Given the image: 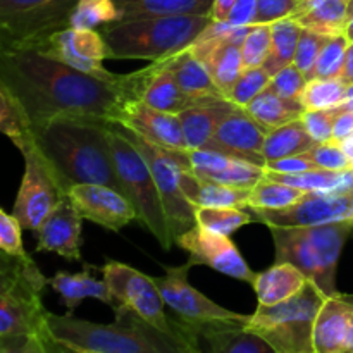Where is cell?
<instances>
[{"label": "cell", "mask_w": 353, "mask_h": 353, "mask_svg": "<svg viewBox=\"0 0 353 353\" xmlns=\"http://www.w3.org/2000/svg\"><path fill=\"white\" fill-rule=\"evenodd\" d=\"M172 57L103 79L34 50H0V86L19 102L31 126L54 117L121 124Z\"/></svg>", "instance_id": "6da1fadb"}, {"label": "cell", "mask_w": 353, "mask_h": 353, "mask_svg": "<svg viewBox=\"0 0 353 353\" xmlns=\"http://www.w3.org/2000/svg\"><path fill=\"white\" fill-rule=\"evenodd\" d=\"M110 126L83 117H54L31 126L34 152L62 195L78 185H103L123 193L112 147Z\"/></svg>", "instance_id": "7a4b0ae2"}, {"label": "cell", "mask_w": 353, "mask_h": 353, "mask_svg": "<svg viewBox=\"0 0 353 353\" xmlns=\"http://www.w3.org/2000/svg\"><path fill=\"white\" fill-rule=\"evenodd\" d=\"M112 324L78 319L72 314H48V334L72 353H190L199 343L171 336L150 326L131 310L117 307Z\"/></svg>", "instance_id": "3957f363"}, {"label": "cell", "mask_w": 353, "mask_h": 353, "mask_svg": "<svg viewBox=\"0 0 353 353\" xmlns=\"http://www.w3.org/2000/svg\"><path fill=\"white\" fill-rule=\"evenodd\" d=\"M210 24V14H185L116 21L99 31L105 40L109 59H145L155 62L192 47Z\"/></svg>", "instance_id": "277c9868"}, {"label": "cell", "mask_w": 353, "mask_h": 353, "mask_svg": "<svg viewBox=\"0 0 353 353\" xmlns=\"http://www.w3.org/2000/svg\"><path fill=\"white\" fill-rule=\"evenodd\" d=\"M276 262H290L326 296L340 295L336 272L341 250L352 236L353 219L312 228H269Z\"/></svg>", "instance_id": "5b68a950"}, {"label": "cell", "mask_w": 353, "mask_h": 353, "mask_svg": "<svg viewBox=\"0 0 353 353\" xmlns=\"http://www.w3.org/2000/svg\"><path fill=\"white\" fill-rule=\"evenodd\" d=\"M48 278L41 274L33 259H0V336H50L47 327L48 310L43 292Z\"/></svg>", "instance_id": "8992f818"}, {"label": "cell", "mask_w": 353, "mask_h": 353, "mask_svg": "<svg viewBox=\"0 0 353 353\" xmlns=\"http://www.w3.org/2000/svg\"><path fill=\"white\" fill-rule=\"evenodd\" d=\"M327 296L307 281L302 292L278 305H259L245 324L276 353H316L314 326Z\"/></svg>", "instance_id": "52a82bcc"}, {"label": "cell", "mask_w": 353, "mask_h": 353, "mask_svg": "<svg viewBox=\"0 0 353 353\" xmlns=\"http://www.w3.org/2000/svg\"><path fill=\"white\" fill-rule=\"evenodd\" d=\"M110 147L123 193L133 203L138 216L137 221H140L154 234L164 250H169L174 241L169 233L164 205L147 161L140 150L124 137L119 124L110 126Z\"/></svg>", "instance_id": "ba28073f"}, {"label": "cell", "mask_w": 353, "mask_h": 353, "mask_svg": "<svg viewBox=\"0 0 353 353\" xmlns=\"http://www.w3.org/2000/svg\"><path fill=\"white\" fill-rule=\"evenodd\" d=\"M78 0H0V50H31L69 28Z\"/></svg>", "instance_id": "9c48e42d"}, {"label": "cell", "mask_w": 353, "mask_h": 353, "mask_svg": "<svg viewBox=\"0 0 353 353\" xmlns=\"http://www.w3.org/2000/svg\"><path fill=\"white\" fill-rule=\"evenodd\" d=\"M100 271L103 274V281L107 283L114 300H116L114 309L123 307V309L137 314L150 326L161 330L162 333L199 343L183 330L179 321L169 319L164 309L165 302L154 278L137 271L131 265L116 261H107L105 265L100 268Z\"/></svg>", "instance_id": "30bf717a"}, {"label": "cell", "mask_w": 353, "mask_h": 353, "mask_svg": "<svg viewBox=\"0 0 353 353\" xmlns=\"http://www.w3.org/2000/svg\"><path fill=\"white\" fill-rule=\"evenodd\" d=\"M124 137L140 150L154 174L155 185H157L159 195H161L162 205H164L165 217H168L169 233L172 241L179 234L186 233L190 228L195 226V207L186 196L183 190V171L185 165L179 162L174 152H169L159 145L152 143L137 131L119 124Z\"/></svg>", "instance_id": "8fae6325"}, {"label": "cell", "mask_w": 353, "mask_h": 353, "mask_svg": "<svg viewBox=\"0 0 353 353\" xmlns=\"http://www.w3.org/2000/svg\"><path fill=\"white\" fill-rule=\"evenodd\" d=\"M193 265L195 264L188 261L178 268H165L164 276L154 278L165 305L178 316L183 330L199 341L200 331L207 326L219 323H248L250 316L224 309L190 285L188 272Z\"/></svg>", "instance_id": "7c38bea8"}, {"label": "cell", "mask_w": 353, "mask_h": 353, "mask_svg": "<svg viewBox=\"0 0 353 353\" xmlns=\"http://www.w3.org/2000/svg\"><path fill=\"white\" fill-rule=\"evenodd\" d=\"M31 50L99 78L114 79L117 76L103 68V61L109 59V50L99 30L64 28L41 40Z\"/></svg>", "instance_id": "4fadbf2b"}, {"label": "cell", "mask_w": 353, "mask_h": 353, "mask_svg": "<svg viewBox=\"0 0 353 353\" xmlns=\"http://www.w3.org/2000/svg\"><path fill=\"white\" fill-rule=\"evenodd\" d=\"M255 223L268 228H312L353 219V190L347 193H309L299 203L279 210L250 209Z\"/></svg>", "instance_id": "5bb4252c"}, {"label": "cell", "mask_w": 353, "mask_h": 353, "mask_svg": "<svg viewBox=\"0 0 353 353\" xmlns=\"http://www.w3.org/2000/svg\"><path fill=\"white\" fill-rule=\"evenodd\" d=\"M174 243L181 250L188 252V261L195 265H207L221 274L250 285L255 281L257 272L252 271L230 236L210 233L195 224L186 233L179 234Z\"/></svg>", "instance_id": "9a60e30c"}, {"label": "cell", "mask_w": 353, "mask_h": 353, "mask_svg": "<svg viewBox=\"0 0 353 353\" xmlns=\"http://www.w3.org/2000/svg\"><path fill=\"white\" fill-rule=\"evenodd\" d=\"M24 157V174L17 190L16 200H14L12 214L17 217L24 230L37 233L38 228L43 224L48 214L54 210L61 196V190L57 188L55 181L41 161L38 159L34 148Z\"/></svg>", "instance_id": "2e32d148"}, {"label": "cell", "mask_w": 353, "mask_h": 353, "mask_svg": "<svg viewBox=\"0 0 353 353\" xmlns=\"http://www.w3.org/2000/svg\"><path fill=\"white\" fill-rule=\"evenodd\" d=\"M69 199L83 219L92 221L105 230L119 233L124 226L137 221V210L124 193L103 185H78L69 192Z\"/></svg>", "instance_id": "e0dca14e"}, {"label": "cell", "mask_w": 353, "mask_h": 353, "mask_svg": "<svg viewBox=\"0 0 353 353\" xmlns=\"http://www.w3.org/2000/svg\"><path fill=\"white\" fill-rule=\"evenodd\" d=\"M83 216L69 195L61 196L47 219L43 221L37 234V252H54L68 262H83L81 245Z\"/></svg>", "instance_id": "ac0fdd59"}, {"label": "cell", "mask_w": 353, "mask_h": 353, "mask_svg": "<svg viewBox=\"0 0 353 353\" xmlns=\"http://www.w3.org/2000/svg\"><path fill=\"white\" fill-rule=\"evenodd\" d=\"M265 134L268 131L247 112V109L234 107L217 124L214 140H216L217 152L221 154L245 159V161L264 168L265 161L262 155V148H264Z\"/></svg>", "instance_id": "d6986e66"}, {"label": "cell", "mask_w": 353, "mask_h": 353, "mask_svg": "<svg viewBox=\"0 0 353 353\" xmlns=\"http://www.w3.org/2000/svg\"><path fill=\"white\" fill-rule=\"evenodd\" d=\"M353 323V295L327 296L314 326V352L347 353Z\"/></svg>", "instance_id": "ffe728a7"}, {"label": "cell", "mask_w": 353, "mask_h": 353, "mask_svg": "<svg viewBox=\"0 0 353 353\" xmlns=\"http://www.w3.org/2000/svg\"><path fill=\"white\" fill-rule=\"evenodd\" d=\"M121 124L169 152L188 150L179 114L162 112L145 105L143 102H138L131 107L126 119Z\"/></svg>", "instance_id": "44dd1931"}, {"label": "cell", "mask_w": 353, "mask_h": 353, "mask_svg": "<svg viewBox=\"0 0 353 353\" xmlns=\"http://www.w3.org/2000/svg\"><path fill=\"white\" fill-rule=\"evenodd\" d=\"M234 107L238 105H234L231 100L221 99L212 103L192 107V109L179 114L188 150L217 152L216 140H214L216 128L224 119V116H228Z\"/></svg>", "instance_id": "7402d4cb"}, {"label": "cell", "mask_w": 353, "mask_h": 353, "mask_svg": "<svg viewBox=\"0 0 353 353\" xmlns=\"http://www.w3.org/2000/svg\"><path fill=\"white\" fill-rule=\"evenodd\" d=\"M307 281L305 274L290 262H274L271 268L257 272L252 286L259 305H278L299 295Z\"/></svg>", "instance_id": "603a6c76"}, {"label": "cell", "mask_w": 353, "mask_h": 353, "mask_svg": "<svg viewBox=\"0 0 353 353\" xmlns=\"http://www.w3.org/2000/svg\"><path fill=\"white\" fill-rule=\"evenodd\" d=\"M48 286L59 293L62 303L68 309V314H74L76 307L86 299L100 300L112 309L116 307V300H114L107 283L103 279L100 281V279L93 278L90 272V265H85V271L76 272V274H69L65 271L57 272L54 278H48Z\"/></svg>", "instance_id": "cb8c5ba5"}, {"label": "cell", "mask_w": 353, "mask_h": 353, "mask_svg": "<svg viewBox=\"0 0 353 353\" xmlns=\"http://www.w3.org/2000/svg\"><path fill=\"white\" fill-rule=\"evenodd\" d=\"M176 57V55H174ZM172 61V59H171ZM169 61V64H171ZM169 64L165 65L159 74L150 81V85L145 90L141 102L145 105L152 107V109L162 110V112L169 114H181L185 110L192 109V107L203 105V103H212L221 99H199V97H192L188 93L183 92L179 85L176 83L174 76H172Z\"/></svg>", "instance_id": "d4e9b609"}, {"label": "cell", "mask_w": 353, "mask_h": 353, "mask_svg": "<svg viewBox=\"0 0 353 353\" xmlns=\"http://www.w3.org/2000/svg\"><path fill=\"white\" fill-rule=\"evenodd\" d=\"M245 324H212L200 331V338L209 343V353H276L261 336L248 331Z\"/></svg>", "instance_id": "484cf974"}, {"label": "cell", "mask_w": 353, "mask_h": 353, "mask_svg": "<svg viewBox=\"0 0 353 353\" xmlns=\"http://www.w3.org/2000/svg\"><path fill=\"white\" fill-rule=\"evenodd\" d=\"M293 21L323 34H343L348 23V0H302Z\"/></svg>", "instance_id": "4316f807"}, {"label": "cell", "mask_w": 353, "mask_h": 353, "mask_svg": "<svg viewBox=\"0 0 353 353\" xmlns=\"http://www.w3.org/2000/svg\"><path fill=\"white\" fill-rule=\"evenodd\" d=\"M169 69L179 88L188 95L199 99H226L214 83L207 65L193 54L192 47L172 57Z\"/></svg>", "instance_id": "83f0119b"}, {"label": "cell", "mask_w": 353, "mask_h": 353, "mask_svg": "<svg viewBox=\"0 0 353 353\" xmlns=\"http://www.w3.org/2000/svg\"><path fill=\"white\" fill-rule=\"evenodd\" d=\"M119 21L157 16L210 14L214 0H114Z\"/></svg>", "instance_id": "f1b7e54d"}, {"label": "cell", "mask_w": 353, "mask_h": 353, "mask_svg": "<svg viewBox=\"0 0 353 353\" xmlns=\"http://www.w3.org/2000/svg\"><path fill=\"white\" fill-rule=\"evenodd\" d=\"M245 109L265 131L302 119L303 112H305V107L302 105L300 100L283 99L269 86L261 95L255 97Z\"/></svg>", "instance_id": "f546056e"}, {"label": "cell", "mask_w": 353, "mask_h": 353, "mask_svg": "<svg viewBox=\"0 0 353 353\" xmlns=\"http://www.w3.org/2000/svg\"><path fill=\"white\" fill-rule=\"evenodd\" d=\"M316 145L317 141L310 137L303 121L299 119L268 131L262 155L268 164V162H276L279 159L292 157V155L305 154Z\"/></svg>", "instance_id": "4dcf8cb0"}, {"label": "cell", "mask_w": 353, "mask_h": 353, "mask_svg": "<svg viewBox=\"0 0 353 353\" xmlns=\"http://www.w3.org/2000/svg\"><path fill=\"white\" fill-rule=\"evenodd\" d=\"M302 30L303 28L292 17H286V19L276 21L271 24V54H269L265 64L262 65L271 78L278 74L281 69H285L286 65L293 64Z\"/></svg>", "instance_id": "1f68e13d"}, {"label": "cell", "mask_w": 353, "mask_h": 353, "mask_svg": "<svg viewBox=\"0 0 353 353\" xmlns=\"http://www.w3.org/2000/svg\"><path fill=\"white\" fill-rule=\"evenodd\" d=\"M0 128L23 155L34 148L30 119L19 102L3 86H0Z\"/></svg>", "instance_id": "d6a6232c"}, {"label": "cell", "mask_w": 353, "mask_h": 353, "mask_svg": "<svg viewBox=\"0 0 353 353\" xmlns=\"http://www.w3.org/2000/svg\"><path fill=\"white\" fill-rule=\"evenodd\" d=\"M309 195L303 190L295 186L285 185V183L274 181V179L262 178L254 188L250 190L247 209H264V210H279L299 203Z\"/></svg>", "instance_id": "836d02e7"}, {"label": "cell", "mask_w": 353, "mask_h": 353, "mask_svg": "<svg viewBox=\"0 0 353 353\" xmlns=\"http://www.w3.org/2000/svg\"><path fill=\"white\" fill-rule=\"evenodd\" d=\"M195 223L210 233L231 236L240 228L255 223V219L252 212L234 207H195Z\"/></svg>", "instance_id": "e575fe53"}, {"label": "cell", "mask_w": 353, "mask_h": 353, "mask_svg": "<svg viewBox=\"0 0 353 353\" xmlns=\"http://www.w3.org/2000/svg\"><path fill=\"white\" fill-rule=\"evenodd\" d=\"M116 21H119V12L114 0H78L69 17V28L100 30Z\"/></svg>", "instance_id": "d590c367"}, {"label": "cell", "mask_w": 353, "mask_h": 353, "mask_svg": "<svg viewBox=\"0 0 353 353\" xmlns=\"http://www.w3.org/2000/svg\"><path fill=\"white\" fill-rule=\"evenodd\" d=\"M347 85L341 79H309L303 88L300 102L305 110L331 109L341 105Z\"/></svg>", "instance_id": "8d00e7d4"}, {"label": "cell", "mask_w": 353, "mask_h": 353, "mask_svg": "<svg viewBox=\"0 0 353 353\" xmlns=\"http://www.w3.org/2000/svg\"><path fill=\"white\" fill-rule=\"evenodd\" d=\"M348 45H350V41L345 37V33L333 34V37L327 38L316 62L312 79H340L341 72H343Z\"/></svg>", "instance_id": "74e56055"}, {"label": "cell", "mask_w": 353, "mask_h": 353, "mask_svg": "<svg viewBox=\"0 0 353 353\" xmlns=\"http://www.w3.org/2000/svg\"><path fill=\"white\" fill-rule=\"evenodd\" d=\"M271 24H252L247 38L241 45L243 69L262 68L271 54Z\"/></svg>", "instance_id": "f35d334b"}, {"label": "cell", "mask_w": 353, "mask_h": 353, "mask_svg": "<svg viewBox=\"0 0 353 353\" xmlns=\"http://www.w3.org/2000/svg\"><path fill=\"white\" fill-rule=\"evenodd\" d=\"M271 83V76L265 72L264 68L243 69L238 78L233 92L230 93V100L238 107H247L257 95H261Z\"/></svg>", "instance_id": "ab89813d"}, {"label": "cell", "mask_w": 353, "mask_h": 353, "mask_svg": "<svg viewBox=\"0 0 353 353\" xmlns=\"http://www.w3.org/2000/svg\"><path fill=\"white\" fill-rule=\"evenodd\" d=\"M327 38H330V34L317 33V31L305 30V28H303L302 33H300L293 64L307 76V79L314 78L316 62L317 59H319V54L321 50H323L324 43L327 41Z\"/></svg>", "instance_id": "60d3db41"}, {"label": "cell", "mask_w": 353, "mask_h": 353, "mask_svg": "<svg viewBox=\"0 0 353 353\" xmlns=\"http://www.w3.org/2000/svg\"><path fill=\"white\" fill-rule=\"evenodd\" d=\"M68 348L50 336H0V353H65Z\"/></svg>", "instance_id": "b9f144b4"}, {"label": "cell", "mask_w": 353, "mask_h": 353, "mask_svg": "<svg viewBox=\"0 0 353 353\" xmlns=\"http://www.w3.org/2000/svg\"><path fill=\"white\" fill-rule=\"evenodd\" d=\"M343 107H331V109H319V110H305L302 116L303 124L310 137L317 143H326L333 141V130L336 117L343 112Z\"/></svg>", "instance_id": "7bdbcfd3"}, {"label": "cell", "mask_w": 353, "mask_h": 353, "mask_svg": "<svg viewBox=\"0 0 353 353\" xmlns=\"http://www.w3.org/2000/svg\"><path fill=\"white\" fill-rule=\"evenodd\" d=\"M309 157L312 159L319 169H327V171H347L352 169L353 164L347 152L343 150L340 141H326V143H317L316 147L310 148Z\"/></svg>", "instance_id": "ee69618b"}, {"label": "cell", "mask_w": 353, "mask_h": 353, "mask_svg": "<svg viewBox=\"0 0 353 353\" xmlns=\"http://www.w3.org/2000/svg\"><path fill=\"white\" fill-rule=\"evenodd\" d=\"M24 228L17 221L14 214H7L6 210H0V248L3 254L10 255V257L26 259L30 257L23 245V236L21 231Z\"/></svg>", "instance_id": "f6af8a7d"}, {"label": "cell", "mask_w": 353, "mask_h": 353, "mask_svg": "<svg viewBox=\"0 0 353 353\" xmlns=\"http://www.w3.org/2000/svg\"><path fill=\"white\" fill-rule=\"evenodd\" d=\"M307 81H309L307 76L295 64H292L281 69L276 76H272L269 88L274 90L279 97L286 100H300Z\"/></svg>", "instance_id": "bcb514c9"}, {"label": "cell", "mask_w": 353, "mask_h": 353, "mask_svg": "<svg viewBox=\"0 0 353 353\" xmlns=\"http://www.w3.org/2000/svg\"><path fill=\"white\" fill-rule=\"evenodd\" d=\"M302 0H257L254 24H272L299 12Z\"/></svg>", "instance_id": "7dc6e473"}, {"label": "cell", "mask_w": 353, "mask_h": 353, "mask_svg": "<svg viewBox=\"0 0 353 353\" xmlns=\"http://www.w3.org/2000/svg\"><path fill=\"white\" fill-rule=\"evenodd\" d=\"M265 171L269 172H278V174H299V172H307L314 171L317 168L316 162L309 157V154H299L292 155V157L279 159L276 162H268L264 165Z\"/></svg>", "instance_id": "c3c4849f"}, {"label": "cell", "mask_w": 353, "mask_h": 353, "mask_svg": "<svg viewBox=\"0 0 353 353\" xmlns=\"http://www.w3.org/2000/svg\"><path fill=\"white\" fill-rule=\"evenodd\" d=\"M255 14H257V0H236L226 23L234 28L252 26L255 23Z\"/></svg>", "instance_id": "681fc988"}, {"label": "cell", "mask_w": 353, "mask_h": 353, "mask_svg": "<svg viewBox=\"0 0 353 353\" xmlns=\"http://www.w3.org/2000/svg\"><path fill=\"white\" fill-rule=\"evenodd\" d=\"M353 134V112L350 110H343L340 116L334 121L333 130V140L334 141H345Z\"/></svg>", "instance_id": "f907efd6"}, {"label": "cell", "mask_w": 353, "mask_h": 353, "mask_svg": "<svg viewBox=\"0 0 353 353\" xmlns=\"http://www.w3.org/2000/svg\"><path fill=\"white\" fill-rule=\"evenodd\" d=\"M236 0H214L212 9H210V17L214 23H224L230 17Z\"/></svg>", "instance_id": "816d5d0a"}, {"label": "cell", "mask_w": 353, "mask_h": 353, "mask_svg": "<svg viewBox=\"0 0 353 353\" xmlns=\"http://www.w3.org/2000/svg\"><path fill=\"white\" fill-rule=\"evenodd\" d=\"M340 79L345 85H353V43L348 45L347 48V57H345L343 72H341Z\"/></svg>", "instance_id": "f5cc1de1"}, {"label": "cell", "mask_w": 353, "mask_h": 353, "mask_svg": "<svg viewBox=\"0 0 353 353\" xmlns=\"http://www.w3.org/2000/svg\"><path fill=\"white\" fill-rule=\"evenodd\" d=\"M341 107L345 110H350L353 112V85H347V92H345V99L341 102Z\"/></svg>", "instance_id": "db71d44e"}, {"label": "cell", "mask_w": 353, "mask_h": 353, "mask_svg": "<svg viewBox=\"0 0 353 353\" xmlns=\"http://www.w3.org/2000/svg\"><path fill=\"white\" fill-rule=\"evenodd\" d=\"M341 147H343V150L347 152V155L350 157L352 164H353V134L350 138H347L345 141H341Z\"/></svg>", "instance_id": "11a10c76"}, {"label": "cell", "mask_w": 353, "mask_h": 353, "mask_svg": "<svg viewBox=\"0 0 353 353\" xmlns=\"http://www.w3.org/2000/svg\"><path fill=\"white\" fill-rule=\"evenodd\" d=\"M345 37L348 38V41L353 43V17H350L347 23V28H345Z\"/></svg>", "instance_id": "9f6ffc18"}, {"label": "cell", "mask_w": 353, "mask_h": 353, "mask_svg": "<svg viewBox=\"0 0 353 353\" xmlns=\"http://www.w3.org/2000/svg\"><path fill=\"white\" fill-rule=\"evenodd\" d=\"M348 17H353V0L348 2Z\"/></svg>", "instance_id": "6f0895ef"}, {"label": "cell", "mask_w": 353, "mask_h": 353, "mask_svg": "<svg viewBox=\"0 0 353 353\" xmlns=\"http://www.w3.org/2000/svg\"><path fill=\"white\" fill-rule=\"evenodd\" d=\"M190 353H202L200 350H195V352H190Z\"/></svg>", "instance_id": "680465c9"}, {"label": "cell", "mask_w": 353, "mask_h": 353, "mask_svg": "<svg viewBox=\"0 0 353 353\" xmlns=\"http://www.w3.org/2000/svg\"><path fill=\"white\" fill-rule=\"evenodd\" d=\"M65 353H72V352H69V350H68V352H65Z\"/></svg>", "instance_id": "91938a15"}, {"label": "cell", "mask_w": 353, "mask_h": 353, "mask_svg": "<svg viewBox=\"0 0 353 353\" xmlns=\"http://www.w3.org/2000/svg\"><path fill=\"white\" fill-rule=\"evenodd\" d=\"M352 236H353V231H352Z\"/></svg>", "instance_id": "94428289"}, {"label": "cell", "mask_w": 353, "mask_h": 353, "mask_svg": "<svg viewBox=\"0 0 353 353\" xmlns=\"http://www.w3.org/2000/svg\"><path fill=\"white\" fill-rule=\"evenodd\" d=\"M348 2H350V0H348Z\"/></svg>", "instance_id": "6125c7cd"}]
</instances>
